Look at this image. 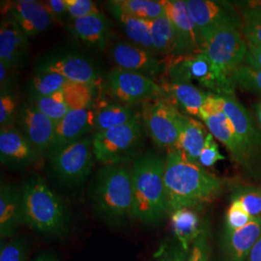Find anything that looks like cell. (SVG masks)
<instances>
[{"label": "cell", "mask_w": 261, "mask_h": 261, "mask_svg": "<svg viewBox=\"0 0 261 261\" xmlns=\"http://www.w3.org/2000/svg\"><path fill=\"white\" fill-rule=\"evenodd\" d=\"M161 2L175 32L176 47L173 56H194L204 53V38L191 16L186 1L163 0Z\"/></svg>", "instance_id": "12"}, {"label": "cell", "mask_w": 261, "mask_h": 261, "mask_svg": "<svg viewBox=\"0 0 261 261\" xmlns=\"http://www.w3.org/2000/svg\"><path fill=\"white\" fill-rule=\"evenodd\" d=\"M70 83L65 76L53 72H40L32 77L28 85L30 101L45 98L61 91Z\"/></svg>", "instance_id": "31"}, {"label": "cell", "mask_w": 261, "mask_h": 261, "mask_svg": "<svg viewBox=\"0 0 261 261\" xmlns=\"http://www.w3.org/2000/svg\"><path fill=\"white\" fill-rule=\"evenodd\" d=\"M23 224L21 189L5 181L0 185V237H15Z\"/></svg>", "instance_id": "22"}, {"label": "cell", "mask_w": 261, "mask_h": 261, "mask_svg": "<svg viewBox=\"0 0 261 261\" xmlns=\"http://www.w3.org/2000/svg\"><path fill=\"white\" fill-rule=\"evenodd\" d=\"M188 9L205 41L222 29L242 31V17L233 5L225 1L186 0Z\"/></svg>", "instance_id": "10"}, {"label": "cell", "mask_w": 261, "mask_h": 261, "mask_svg": "<svg viewBox=\"0 0 261 261\" xmlns=\"http://www.w3.org/2000/svg\"><path fill=\"white\" fill-rule=\"evenodd\" d=\"M110 56L116 68L154 77L165 74L166 60L146 49L124 41L115 42L110 47Z\"/></svg>", "instance_id": "14"}, {"label": "cell", "mask_w": 261, "mask_h": 261, "mask_svg": "<svg viewBox=\"0 0 261 261\" xmlns=\"http://www.w3.org/2000/svg\"><path fill=\"white\" fill-rule=\"evenodd\" d=\"M94 87L89 84L70 82L62 89L65 103L70 111L91 108L93 103Z\"/></svg>", "instance_id": "32"}, {"label": "cell", "mask_w": 261, "mask_h": 261, "mask_svg": "<svg viewBox=\"0 0 261 261\" xmlns=\"http://www.w3.org/2000/svg\"><path fill=\"white\" fill-rule=\"evenodd\" d=\"M142 116L154 143L162 148L174 149L182 116L177 108L165 100H156L144 106Z\"/></svg>", "instance_id": "11"}, {"label": "cell", "mask_w": 261, "mask_h": 261, "mask_svg": "<svg viewBox=\"0 0 261 261\" xmlns=\"http://www.w3.org/2000/svg\"><path fill=\"white\" fill-rule=\"evenodd\" d=\"M69 30L75 37L90 47L105 50L108 47L111 22L103 13L82 19H71Z\"/></svg>", "instance_id": "23"}, {"label": "cell", "mask_w": 261, "mask_h": 261, "mask_svg": "<svg viewBox=\"0 0 261 261\" xmlns=\"http://www.w3.org/2000/svg\"><path fill=\"white\" fill-rule=\"evenodd\" d=\"M248 46V53L245 59L246 65L261 70V46Z\"/></svg>", "instance_id": "45"}, {"label": "cell", "mask_w": 261, "mask_h": 261, "mask_svg": "<svg viewBox=\"0 0 261 261\" xmlns=\"http://www.w3.org/2000/svg\"><path fill=\"white\" fill-rule=\"evenodd\" d=\"M2 13L14 19L28 38L47 31L56 20L45 2L35 0L11 1Z\"/></svg>", "instance_id": "16"}, {"label": "cell", "mask_w": 261, "mask_h": 261, "mask_svg": "<svg viewBox=\"0 0 261 261\" xmlns=\"http://www.w3.org/2000/svg\"><path fill=\"white\" fill-rule=\"evenodd\" d=\"M207 134L200 122L182 114L179 137L174 149L179 150L190 162L199 164V156L203 149Z\"/></svg>", "instance_id": "25"}, {"label": "cell", "mask_w": 261, "mask_h": 261, "mask_svg": "<svg viewBox=\"0 0 261 261\" xmlns=\"http://www.w3.org/2000/svg\"><path fill=\"white\" fill-rule=\"evenodd\" d=\"M205 123L207 129L215 139L224 144V147L230 154L234 163L241 168L243 155L238 142L232 123L228 119L224 111L220 108L216 94L209 93L205 103L199 112V116Z\"/></svg>", "instance_id": "15"}, {"label": "cell", "mask_w": 261, "mask_h": 261, "mask_svg": "<svg viewBox=\"0 0 261 261\" xmlns=\"http://www.w3.org/2000/svg\"><path fill=\"white\" fill-rule=\"evenodd\" d=\"M112 15L119 23L132 44L154 54L150 34V20L133 18L120 13H112Z\"/></svg>", "instance_id": "30"}, {"label": "cell", "mask_w": 261, "mask_h": 261, "mask_svg": "<svg viewBox=\"0 0 261 261\" xmlns=\"http://www.w3.org/2000/svg\"><path fill=\"white\" fill-rule=\"evenodd\" d=\"M31 103L55 123L60 121L70 112L66 105L62 90L45 98L32 101Z\"/></svg>", "instance_id": "35"}, {"label": "cell", "mask_w": 261, "mask_h": 261, "mask_svg": "<svg viewBox=\"0 0 261 261\" xmlns=\"http://www.w3.org/2000/svg\"><path fill=\"white\" fill-rule=\"evenodd\" d=\"M19 112L18 102L12 91H1L0 95V127H12L17 120Z\"/></svg>", "instance_id": "40"}, {"label": "cell", "mask_w": 261, "mask_h": 261, "mask_svg": "<svg viewBox=\"0 0 261 261\" xmlns=\"http://www.w3.org/2000/svg\"><path fill=\"white\" fill-rule=\"evenodd\" d=\"M143 144L139 116L125 125L97 132L93 137L94 157L105 166H125L140 158Z\"/></svg>", "instance_id": "6"}, {"label": "cell", "mask_w": 261, "mask_h": 261, "mask_svg": "<svg viewBox=\"0 0 261 261\" xmlns=\"http://www.w3.org/2000/svg\"><path fill=\"white\" fill-rule=\"evenodd\" d=\"M33 261H58L56 255L49 252H44L40 253Z\"/></svg>", "instance_id": "47"}, {"label": "cell", "mask_w": 261, "mask_h": 261, "mask_svg": "<svg viewBox=\"0 0 261 261\" xmlns=\"http://www.w3.org/2000/svg\"><path fill=\"white\" fill-rule=\"evenodd\" d=\"M248 43L242 31L222 29L205 40L204 54L212 65V77L209 90L223 96H234V72L243 65L248 53Z\"/></svg>", "instance_id": "5"}, {"label": "cell", "mask_w": 261, "mask_h": 261, "mask_svg": "<svg viewBox=\"0 0 261 261\" xmlns=\"http://www.w3.org/2000/svg\"><path fill=\"white\" fill-rule=\"evenodd\" d=\"M89 197L95 212L112 226L133 219V188L130 168L105 166L92 180Z\"/></svg>", "instance_id": "4"}, {"label": "cell", "mask_w": 261, "mask_h": 261, "mask_svg": "<svg viewBox=\"0 0 261 261\" xmlns=\"http://www.w3.org/2000/svg\"><path fill=\"white\" fill-rule=\"evenodd\" d=\"M166 158L147 152L130 168L133 188V219L144 224H156L168 214L165 188Z\"/></svg>", "instance_id": "2"}, {"label": "cell", "mask_w": 261, "mask_h": 261, "mask_svg": "<svg viewBox=\"0 0 261 261\" xmlns=\"http://www.w3.org/2000/svg\"><path fill=\"white\" fill-rule=\"evenodd\" d=\"M108 8L111 13L145 20H154L166 15L162 2L154 0H113L108 2Z\"/></svg>", "instance_id": "27"}, {"label": "cell", "mask_w": 261, "mask_h": 261, "mask_svg": "<svg viewBox=\"0 0 261 261\" xmlns=\"http://www.w3.org/2000/svg\"><path fill=\"white\" fill-rule=\"evenodd\" d=\"M254 219L255 217L249 214L239 201L231 200L225 214L224 228L236 231L251 224Z\"/></svg>", "instance_id": "39"}, {"label": "cell", "mask_w": 261, "mask_h": 261, "mask_svg": "<svg viewBox=\"0 0 261 261\" xmlns=\"http://www.w3.org/2000/svg\"><path fill=\"white\" fill-rule=\"evenodd\" d=\"M40 72L57 73L72 83L95 87L101 84L99 69L88 57L74 50H59L43 56L36 65V73Z\"/></svg>", "instance_id": "9"}, {"label": "cell", "mask_w": 261, "mask_h": 261, "mask_svg": "<svg viewBox=\"0 0 261 261\" xmlns=\"http://www.w3.org/2000/svg\"><path fill=\"white\" fill-rule=\"evenodd\" d=\"M28 55V36L14 19L5 16L0 24V62L14 71L27 63Z\"/></svg>", "instance_id": "20"}, {"label": "cell", "mask_w": 261, "mask_h": 261, "mask_svg": "<svg viewBox=\"0 0 261 261\" xmlns=\"http://www.w3.org/2000/svg\"><path fill=\"white\" fill-rule=\"evenodd\" d=\"M164 96L168 97V103L178 106L189 115L199 116V112L209 93L199 90L193 84L188 83H164L162 84Z\"/></svg>", "instance_id": "24"}, {"label": "cell", "mask_w": 261, "mask_h": 261, "mask_svg": "<svg viewBox=\"0 0 261 261\" xmlns=\"http://www.w3.org/2000/svg\"><path fill=\"white\" fill-rule=\"evenodd\" d=\"M150 34L155 55L174 56L176 47V38L173 27L165 15L154 20H150Z\"/></svg>", "instance_id": "29"}, {"label": "cell", "mask_w": 261, "mask_h": 261, "mask_svg": "<svg viewBox=\"0 0 261 261\" xmlns=\"http://www.w3.org/2000/svg\"><path fill=\"white\" fill-rule=\"evenodd\" d=\"M16 123L19 132L41 156L47 153L55 136L56 124L32 103L19 108Z\"/></svg>", "instance_id": "17"}, {"label": "cell", "mask_w": 261, "mask_h": 261, "mask_svg": "<svg viewBox=\"0 0 261 261\" xmlns=\"http://www.w3.org/2000/svg\"><path fill=\"white\" fill-rule=\"evenodd\" d=\"M235 86L252 93L261 95V70L243 64L232 75Z\"/></svg>", "instance_id": "36"}, {"label": "cell", "mask_w": 261, "mask_h": 261, "mask_svg": "<svg viewBox=\"0 0 261 261\" xmlns=\"http://www.w3.org/2000/svg\"><path fill=\"white\" fill-rule=\"evenodd\" d=\"M190 251H187L177 240L162 245L156 253L157 261H188Z\"/></svg>", "instance_id": "41"}, {"label": "cell", "mask_w": 261, "mask_h": 261, "mask_svg": "<svg viewBox=\"0 0 261 261\" xmlns=\"http://www.w3.org/2000/svg\"><path fill=\"white\" fill-rule=\"evenodd\" d=\"M40 157L19 129L12 126L0 129V161L12 169H22Z\"/></svg>", "instance_id": "21"}, {"label": "cell", "mask_w": 261, "mask_h": 261, "mask_svg": "<svg viewBox=\"0 0 261 261\" xmlns=\"http://www.w3.org/2000/svg\"><path fill=\"white\" fill-rule=\"evenodd\" d=\"M223 160H224V156L220 153L219 146L214 137L210 133H208L203 149L199 156V165L202 167L210 168L216 165L219 161Z\"/></svg>", "instance_id": "43"}, {"label": "cell", "mask_w": 261, "mask_h": 261, "mask_svg": "<svg viewBox=\"0 0 261 261\" xmlns=\"http://www.w3.org/2000/svg\"><path fill=\"white\" fill-rule=\"evenodd\" d=\"M211 258V226L208 220H204L201 231L192 245L188 261H210Z\"/></svg>", "instance_id": "37"}, {"label": "cell", "mask_w": 261, "mask_h": 261, "mask_svg": "<svg viewBox=\"0 0 261 261\" xmlns=\"http://www.w3.org/2000/svg\"><path fill=\"white\" fill-rule=\"evenodd\" d=\"M45 3L47 4L48 9L50 10L51 14L55 16L56 20L62 21L66 19L67 15L69 16L65 0H48Z\"/></svg>", "instance_id": "44"}, {"label": "cell", "mask_w": 261, "mask_h": 261, "mask_svg": "<svg viewBox=\"0 0 261 261\" xmlns=\"http://www.w3.org/2000/svg\"><path fill=\"white\" fill-rule=\"evenodd\" d=\"M220 108L232 123L243 155L241 170L254 181H261V129L251 113L235 96L217 95Z\"/></svg>", "instance_id": "7"}, {"label": "cell", "mask_w": 261, "mask_h": 261, "mask_svg": "<svg viewBox=\"0 0 261 261\" xmlns=\"http://www.w3.org/2000/svg\"><path fill=\"white\" fill-rule=\"evenodd\" d=\"M23 224L38 233L61 238L69 230L70 217L60 196L45 179L32 176L21 188Z\"/></svg>", "instance_id": "3"}, {"label": "cell", "mask_w": 261, "mask_h": 261, "mask_svg": "<svg viewBox=\"0 0 261 261\" xmlns=\"http://www.w3.org/2000/svg\"><path fill=\"white\" fill-rule=\"evenodd\" d=\"M242 33L248 45L261 46V4L250 5L241 12Z\"/></svg>", "instance_id": "33"}, {"label": "cell", "mask_w": 261, "mask_h": 261, "mask_svg": "<svg viewBox=\"0 0 261 261\" xmlns=\"http://www.w3.org/2000/svg\"><path fill=\"white\" fill-rule=\"evenodd\" d=\"M65 2L71 19H82L101 14L97 5L91 0H65Z\"/></svg>", "instance_id": "42"}, {"label": "cell", "mask_w": 261, "mask_h": 261, "mask_svg": "<svg viewBox=\"0 0 261 261\" xmlns=\"http://www.w3.org/2000/svg\"><path fill=\"white\" fill-rule=\"evenodd\" d=\"M261 236V217L239 230L224 228L220 236L219 261H248Z\"/></svg>", "instance_id": "18"}, {"label": "cell", "mask_w": 261, "mask_h": 261, "mask_svg": "<svg viewBox=\"0 0 261 261\" xmlns=\"http://www.w3.org/2000/svg\"><path fill=\"white\" fill-rule=\"evenodd\" d=\"M170 224L175 239L190 251L201 231L202 222L195 209L182 208L170 213Z\"/></svg>", "instance_id": "26"}, {"label": "cell", "mask_w": 261, "mask_h": 261, "mask_svg": "<svg viewBox=\"0 0 261 261\" xmlns=\"http://www.w3.org/2000/svg\"><path fill=\"white\" fill-rule=\"evenodd\" d=\"M29 245L24 238H13L9 241L1 240L0 261H27Z\"/></svg>", "instance_id": "38"}, {"label": "cell", "mask_w": 261, "mask_h": 261, "mask_svg": "<svg viewBox=\"0 0 261 261\" xmlns=\"http://www.w3.org/2000/svg\"><path fill=\"white\" fill-rule=\"evenodd\" d=\"M95 129V112L91 108L70 111L56 124L54 140L47 155L74 143Z\"/></svg>", "instance_id": "19"}, {"label": "cell", "mask_w": 261, "mask_h": 261, "mask_svg": "<svg viewBox=\"0 0 261 261\" xmlns=\"http://www.w3.org/2000/svg\"><path fill=\"white\" fill-rule=\"evenodd\" d=\"M93 137H84L58 152L47 155L49 168L67 187H77L89 177L94 166Z\"/></svg>", "instance_id": "8"}, {"label": "cell", "mask_w": 261, "mask_h": 261, "mask_svg": "<svg viewBox=\"0 0 261 261\" xmlns=\"http://www.w3.org/2000/svg\"><path fill=\"white\" fill-rule=\"evenodd\" d=\"M139 113L125 103H102L95 112V130H109L139 117Z\"/></svg>", "instance_id": "28"}, {"label": "cell", "mask_w": 261, "mask_h": 261, "mask_svg": "<svg viewBox=\"0 0 261 261\" xmlns=\"http://www.w3.org/2000/svg\"><path fill=\"white\" fill-rule=\"evenodd\" d=\"M230 200L239 201L252 217H261V186H237L230 196Z\"/></svg>", "instance_id": "34"}, {"label": "cell", "mask_w": 261, "mask_h": 261, "mask_svg": "<svg viewBox=\"0 0 261 261\" xmlns=\"http://www.w3.org/2000/svg\"><path fill=\"white\" fill-rule=\"evenodd\" d=\"M109 89L113 97L125 105L150 101L164 96L162 85L146 75L114 68L108 75Z\"/></svg>", "instance_id": "13"}, {"label": "cell", "mask_w": 261, "mask_h": 261, "mask_svg": "<svg viewBox=\"0 0 261 261\" xmlns=\"http://www.w3.org/2000/svg\"><path fill=\"white\" fill-rule=\"evenodd\" d=\"M248 261H261V236L253 246Z\"/></svg>", "instance_id": "46"}, {"label": "cell", "mask_w": 261, "mask_h": 261, "mask_svg": "<svg viewBox=\"0 0 261 261\" xmlns=\"http://www.w3.org/2000/svg\"><path fill=\"white\" fill-rule=\"evenodd\" d=\"M224 182L199 164L187 160L177 149L168 150L165 167V188L168 213L211 202L221 193Z\"/></svg>", "instance_id": "1"}, {"label": "cell", "mask_w": 261, "mask_h": 261, "mask_svg": "<svg viewBox=\"0 0 261 261\" xmlns=\"http://www.w3.org/2000/svg\"><path fill=\"white\" fill-rule=\"evenodd\" d=\"M254 111H255V116H256V120L259 125V128L261 129V101L258 103H255L254 106Z\"/></svg>", "instance_id": "48"}]
</instances>
